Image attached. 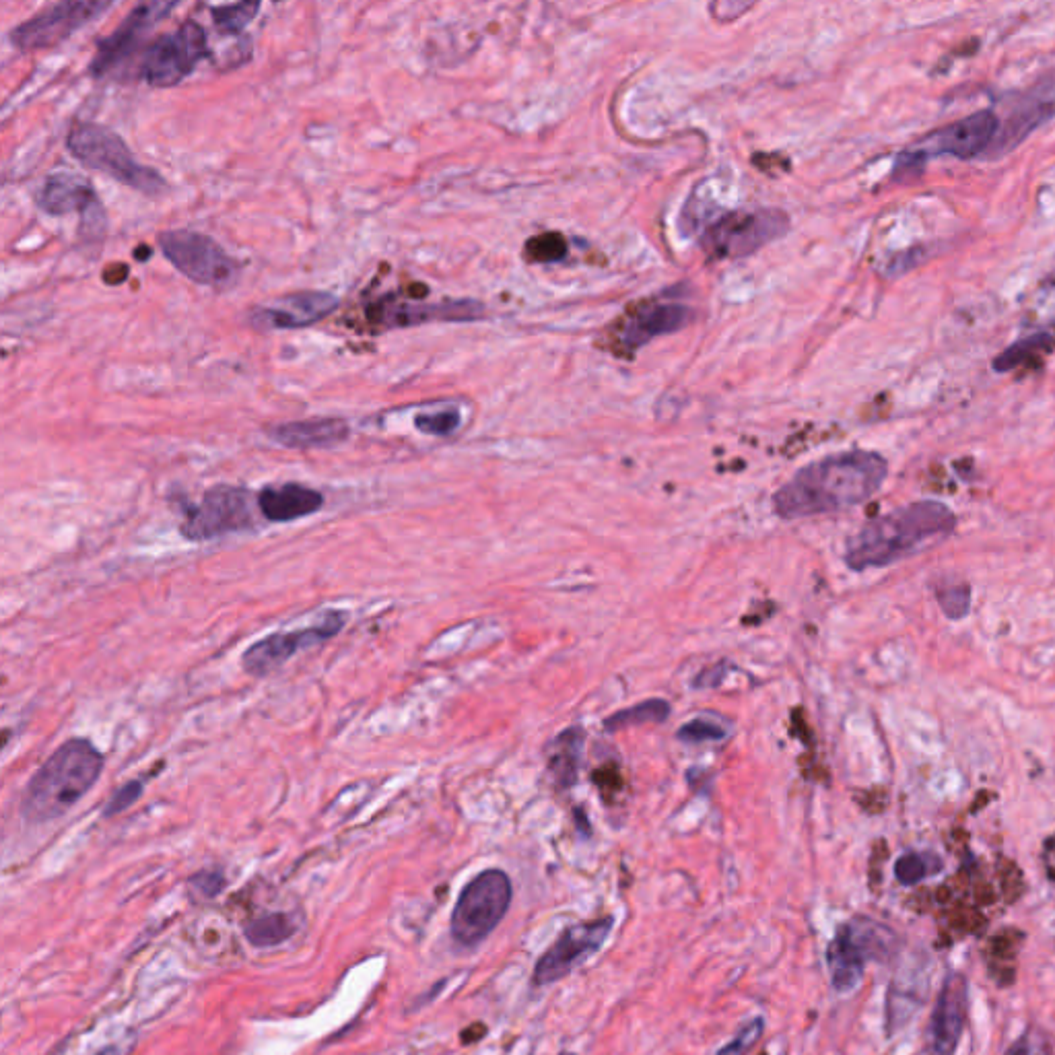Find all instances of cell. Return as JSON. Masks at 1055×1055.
<instances>
[{
    "mask_svg": "<svg viewBox=\"0 0 1055 1055\" xmlns=\"http://www.w3.org/2000/svg\"><path fill=\"white\" fill-rule=\"evenodd\" d=\"M145 792V786L141 784V781H128V784H124L122 788L116 790V794L108 800L106 808H104V816L106 819H110V816H116L124 810H128L136 800H139Z\"/></svg>",
    "mask_w": 1055,
    "mask_h": 1055,
    "instance_id": "836d02e7",
    "label": "cell"
},
{
    "mask_svg": "<svg viewBox=\"0 0 1055 1055\" xmlns=\"http://www.w3.org/2000/svg\"><path fill=\"white\" fill-rule=\"evenodd\" d=\"M957 516L942 501H915L866 522L845 544V563L854 571L887 567L948 538Z\"/></svg>",
    "mask_w": 1055,
    "mask_h": 1055,
    "instance_id": "7a4b0ae2",
    "label": "cell"
},
{
    "mask_svg": "<svg viewBox=\"0 0 1055 1055\" xmlns=\"http://www.w3.org/2000/svg\"><path fill=\"white\" fill-rule=\"evenodd\" d=\"M256 503L268 522L287 524L320 512L324 505V495L299 483H285L264 487L256 495Z\"/></svg>",
    "mask_w": 1055,
    "mask_h": 1055,
    "instance_id": "44dd1931",
    "label": "cell"
},
{
    "mask_svg": "<svg viewBox=\"0 0 1055 1055\" xmlns=\"http://www.w3.org/2000/svg\"><path fill=\"white\" fill-rule=\"evenodd\" d=\"M293 932H295V926L289 920V915L285 913H266V915L256 917V920H252L246 926V936L250 944L260 946V948L277 946L285 942L287 938H291Z\"/></svg>",
    "mask_w": 1055,
    "mask_h": 1055,
    "instance_id": "cb8c5ba5",
    "label": "cell"
},
{
    "mask_svg": "<svg viewBox=\"0 0 1055 1055\" xmlns=\"http://www.w3.org/2000/svg\"><path fill=\"white\" fill-rule=\"evenodd\" d=\"M615 926V917H602L590 924H577L567 928L557 942L544 952L534 967V985H551L567 977L573 969L584 965L590 957L604 946L608 934Z\"/></svg>",
    "mask_w": 1055,
    "mask_h": 1055,
    "instance_id": "5bb4252c",
    "label": "cell"
},
{
    "mask_svg": "<svg viewBox=\"0 0 1055 1055\" xmlns=\"http://www.w3.org/2000/svg\"><path fill=\"white\" fill-rule=\"evenodd\" d=\"M207 58H211L207 31L200 23L188 19L176 31L165 33L147 48L141 71L153 87H176L194 73L198 62Z\"/></svg>",
    "mask_w": 1055,
    "mask_h": 1055,
    "instance_id": "9c48e42d",
    "label": "cell"
},
{
    "mask_svg": "<svg viewBox=\"0 0 1055 1055\" xmlns=\"http://www.w3.org/2000/svg\"><path fill=\"white\" fill-rule=\"evenodd\" d=\"M790 217L777 209L724 213L701 235V248L716 260L746 258L784 237Z\"/></svg>",
    "mask_w": 1055,
    "mask_h": 1055,
    "instance_id": "8992f818",
    "label": "cell"
},
{
    "mask_svg": "<svg viewBox=\"0 0 1055 1055\" xmlns=\"http://www.w3.org/2000/svg\"><path fill=\"white\" fill-rule=\"evenodd\" d=\"M722 736L724 732L716 724H711L707 720H693L678 730V738L685 742H707V740H718Z\"/></svg>",
    "mask_w": 1055,
    "mask_h": 1055,
    "instance_id": "e575fe53",
    "label": "cell"
},
{
    "mask_svg": "<svg viewBox=\"0 0 1055 1055\" xmlns=\"http://www.w3.org/2000/svg\"><path fill=\"white\" fill-rule=\"evenodd\" d=\"M889 464L876 452H843L800 468L773 495L781 520L843 512L868 501L884 483Z\"/></svg>",
    "mask_w": 1055,
    "mask_h": 1055,
    "instance_id": "6da1fadb",
    "label": "cell"
},
{
    "mask_svg": "<svg viewBox=\"0 0 1055 1055\" xmlns=\"http://www.w3.org/2000/svg\"><path fill=\"white\" fill-rule=\"evenodd\" d=\"M1051 118H1055V68L1006 101V120H1000L998 141L988 159L1014 151Z\"/></svg>",
    "mask_w": 1055,
    "mask_h": 1055,
    "instance_id": "4fadbf2b",
    "label": "cell"
},
{
    "mask_svg": "<svg viewBox=\"0 0 1055 1055\" xmlns=\"http://www.w3.org/2000/svg\"><path fill=\"white\" fill-rule=\"evenodd\" d=\"M192 887L198 889V893L207 895V897H215L221 893V889L225 887V878L221 872H215V870H209V872H198L196 876H192Z\"/></svg>",
    "mask_w": 1055,
    "mask_h": 1055,
    "instance_id": "d590c367",
    "label": "cell"
},
{
    "mask_svg": "<svg viewBox=\"0 0 1055 1055\" xmlns=\"http://www.w3.org/2000/svg\"><path fill=\"white\" fill-rule=\"evenodd\" d=\"M108 9H112V3H101V0L99 3L97 0H68V3H58L13 27L9 40L21 52L54 48L66 38H71L77 29H81L101 13H106Z\"/></svg>",
    "mask_w": 1055,
    "mask_h": 1055,
    "instance_id": "7c38bea8",
    "label": "cell"
},
{
    "mask_svg": "<svg viewBox=\"0 0 1055 1055\" xmlns=\"http://www.w3.org/2000/svg\"><path fill=\"white\" fill-rule=\"evenodd\" d=\"M1047 343H1051V336H1047V334H1033V336L1025 338L1023 343H1016L1008 351H1004L994 361V367H996V371H1010V369H1014V367H1018L1020 363H1023L1029 355L1037 353L1041 349V345H1047Z\"/></svg>",
    "mask_w": 1055,
    "mask_h": 1055,
    "instance_id": "4dcf8cb0",
    "label": "cell"
},
{
    "mask_svg": "<svg viewBox=\"0 0 1055 1055\" xmlns=\"http://www.w3.org/2000/svg\"><path fill=\"white\" fill-rule=\"evenodd\" d=\"M483 1035H485V1027L483 1025H474V1027H470L468 1031L462 1033V1039H464V1043L468 1041V1037H472V1041H479Z\"/></svg>",
    "mask_w": 1055,
    "mask_h": 1055,
    "instance_id": "74e56055",
    "label": "cell"
},
{
    "mask_svg": "<svg viewBox=\"0 0 1055 1055\" xmlns=\"http://www.w3.org/2000/svg\"><path fill=\"white\" fill-rule=\"evenodd\" d=\"M252 526V493L244 487L217 485L204 493L198 505L186 507L180 532L188 540L202 542Z\"/></svg>",
    "mask_w": 1055,
    "mask_h": 1055,
    "instance_id": "8fae6325",
    "label": "cell"
},
{
    "mask_svg": "<svg viewBox=\"0 0 1055 1055\" xmlns=\"http://www.w3.org/2000/svg\"><path fill=\"white\" fill-rule=\"evenodd\" d=\"M1006 1055H1043V1053L1039 1049V1041L1020 1039L1006 1051Z\"/></svg>",
    "mask_w": 1055,
    "mask_h": 1055,
    "instance_id": "8d00e7d4",
    "label": "cell"
},
{
    "mask_svg": "<svg viewBox=\"0 0 1055 1055\" xmlns=\"http://www.w3.org/2000/svg\"><path fill=\"white\" fill-rule=\"evenodd\" d=\"M512 880L503 870H485L460 893L452 913V936L462 946L485 940L512 905Z\"/></svg>",
    "mask_w": 1055,
    "mask_h": 1055,
    "instance_id": "52a82bcc",
    "label": "cell"
},
{
    "mask_svg": "<svg viewBox=\"0 0 1055 1055\" xmlns=\"http://www.w3.org/2000/svg\"><path fill=\"white\" fill-rule=\"evenodd\" d=\"M1000 134V116L992 110H981L971 116H965L957 122H950L940 130L928 134L924 141L909 147L897 157L895 176L909 174L917 163H924L930 157L948 155L963 161L985 157L992 153Z\"/></svg>",
    "mask_w": 1055,
    "mask_h": 1055,
    "instance_id": "5b68a950",
    "label": "cell"
},
{
    "mask_svg": "<svg viewBox=\"0 0 1055 1055\" xmlns=\"http://www.w3.org/2000/svg\"><path fill=\"white\" fill-rule=\"evenodd\" d=\"M101 771L104 755L89 740H66L29 779L21 800L25 821L40 825L60 819L95 786Z\"/></svg>",
    "mask_w": 1055,
    "mask_h": 1055,
    "instance_id": "3957f363",
    "label": "cell"
},
{
    "mask_svg": "<svg viewBox=\"0 0 1055 1055\" xmlns=\"http://www.w3.org/2000/svg\"><path fill=\"white\" fill-rule=\"evenodd\" d=\"M268 435L272 441H277V444L289 450H324L347 441L351 435V427L345 419L322 417L283 423L272 427Z\"/></svg>",
    "mask_w": 1055,
    "mask_h": 1055,
    "instance_id": "7402d4cb",
    "label": "cell"
},
{
    "mask_svg": "<svg viewBox=\"0 0 1055 1055\" xmlns=\"http://www.w3.org/2000/svg\"><path fill=\"white\" fill-rule=\"evenodd\" d=\"M893 934L870 920L843 926L827 950V963L835 990H854L870 959H884L891 952Z\"/></svg>",
    "mask_w": 1055,
    "mask_h": 1055,
    "instance_id": "30bf717a",
    "label": "cell"
},
{
    "mask_svg": "<svg viewBox=\"0 0 1055 1055\" xmlns=\"http://www.w3.org/2000/svg\"><path fill=\"white\" fill-rule=\"evenodd\" d=\"M563 1055H573V1053H563Z\"/></svg>",
    "mask_w": 1055,
    "mask_h": 1055,
    "instance_id": "60d3db41",
    "label": "cell"
},
{
    "mask_svg": "<svg viewBox=\"0 0 1055 1055\" xmlns=\"http://www.w3.org/2000/svg\"><path fill=\"white\" fill-rule=\"evenodd\" d=\"M157 242L163 256L174 264V268L198 285L227 289L242 272V264L229 256L213 237L204 233L169 229L159 233Z\"/></svg>",
    "mask_w": 1055,
    "mask_h": 1055,
    "instance_id": "ba28073f",
    "label": "cell"
},
{
    "mask_svg": "<svg viewBox=\"0 0 1055 1055\" xmlns=\"http://www.w3.org/2000/svg\"><path fill=\"white\" fill-rule=\"evenodd\" d=\"M260 3H235V5H223L213 7V23L215 27L225 33V36H240V33L254 21V17L260 11Z\"/></svg>",
    "mask_w": 1055,
    "mask_h": 1055,
    "instance_id": "484cf974",
    "label": "cell"
},
{
    "mask_svg": "<svg viewBox=\"0 0 1055 1055\" xmlns=\"http://www.w3.org/2000/svg\"><path fill=\"white\" fill-rule=\"evenodd\" d=\"M95 1055H120V1051H118V1047H106V1049H101Z\"/></svg>",
    "mask_w": 1055,
    "mask_h": 1055,
    "instance_id": "f35d334b",
    "label": "cell"
},
{
    "mask_svg": "<svg viewBox=\"0 0 1055 1055\" xmlns=\"http://www.w3.org/2000/svg\"><path fill=\"white\" fill-rule=\"evenodd\" d=\"M942 868V862L934 854H905L895 864V876L903 884H917L922 882L926 876L938 872Z\"/></svg>",
    "mask_w": 1055,
    "mask_h": 1055,
    "instance_id": "4316f807",
    "label": "cell"
},
{
    "mask_svg": "<svg viewBox=\"0 0 1055 1055\" xmlns=\"http://www.w3.org/2000/svg\"><path fill=\"white\" fill-rule=\"evenodd\" d=\"M340 305L338 297L328 291H297L279 297L270 305H258L248 316L252 328L270 330H297L308 328L328 318Z\"/></svg>",
    "mask_w": 1055,
    "mask_h": 1055,
    "instance_id": "e0dca14e",
    "label": "cell"
},
{
    "mask_svg": "<svg viewBox=\"0 0 1055 1055\" xmlns=\"http://www.w3.org/2000/svg\"><path fill=\"white\" fill-rule=\"evenodd\" d=\"M567 244L561 233H544L532 237L526 246V256L534 262H557L565 258Z\"/></svg>",
    "mask_w": 1055,
    "mask_h": 1055,
    "instance_id": "f546056e",
    "label": "cell"
},
{
    "mask_svg": "<svg viewBox=\"0 0 1055 1055\" xmlns=\"http://www.w3.org/2000/svg\"><path fill=\"white\" fill-rule=\"evenodd\" d=\"M97 202L99 198L95 196V190L91 188V184H87V180L75 174H68V172L50 176L38 194V207L52 217H60L68 213L83 215Z\"/></svg>",
    "mask_w": 1055,
    "mask_h": 1055,
    "instance_id": "603a6c76",
    "label": "cell"
},
{
    "mask_svg": "<svg viewBox=\"0 0 1055 1055\" xmlns=\"http://www.w3.org/2000/svg\"><path fill=\"white\" fill-rule=\"evenodd\" d=\"M345 621V612H328L324 621L316 627L291 633H272L248 648V652L242 656V666L252 676H268L287 664L297 652L332 639L345 627Z\"/></svg>",
    "mask_w": 1055,
    "mask_h": 1055,
    "instance_id": "9a60e30c",
    "label": "cell"
},
{
    "mask_svg": "<svg viewBox=\"0 0 1055 1055\" xmlns=\"http://www.w3.org/2000/svg\"><path fill=\"white\" fill-rule=\"evenodd\" d=\"M147 256H151V250H141L139 254H136V258H141V260H145Z\"/></svg>",
    "mask_w": 1055,
    "mask_h": 1055,
    "instance_id": "ab89813d",
    "label": "cell"
},
{
    "mask_svg": "<svg viewBox=\"0 0 1055 1055\" xmlns=\"http://www.w3.org/2000/svg\"><path fill=\"white\" fill-rule=\"evenodd\" d=\"M176 7L178 3H145V5L136 7L134 11H130V15L120 23V27L112 33V36L97 42V52L89 66L91 75L108 73L110 68H114L124 56L130 54L136 40L143 36V31L157 25Z\"/></svg>",
    "mask_w": 1055,
    "mask_h": 1055,
    "instance_id": "d6986e66",
    "label": "cell"
},
{
    "mask_svg": "<svg viewBox=\"0 0 1055 1055\" xmlns=\"http://www.w3.org/2000/svg\"><path fill=\"white\" fill-rule=\"evenodd\" d=\"M415 427L425 435L446 437L460 427V413L456 408H450V411H439L433 415H417Z\"/></svg>",
    "mask_w": 1055,
    "mask_h": 1055,
    "instance_id": "1f68e13d",
    "label": "cell"
},
{
    "mask_svg": "<svg viewBox=\"0 0 1055 1055\" xmlns=\"http://www.w3.org/2000/svg\"><path fill=\"white\" fill-rule=\"evenodd\" d=\"M561 740L565 746L555 751L553 757H563V761L551 763V771L555 773L559 784L571 786V781L575 779V773H577V755H580L582 736L577 730H571V732H563Z\"/></svg>",
    "mask_w": 1055,
    "mask_h": 1055,
    "instance_id": "83f0119b",
    "label": "cell"
},
{
    "mask_svg": "<svg viewBox=\"0 0 1055 1055\" xmlns=\"http://www.w3.org/2000/svg\"><path fill=\"white\" fill-rule=\"evenodd\" d=\"M763 1029H765V1023L761 1018H755L751 1020V1023H746L738 1035L718 1051V1055H744L748 1049H751L763 1035Z\"/></svg>",
    "mask_w": 1055,
    "mask_h": 1055,
    "instance_id": "d6a6232c",
    "label": "cell"
},
{
    "mask_svg": "<svg viewBox=\"0 0 1055 1055\" xmlns=\"http://www.w3.org/2000/svg\"><path fill=\"white\" fill-rule=\"evenodd\" d=\"M66 147L79 163L145 196H161L167 190V182L157 169L143 165L120 139V134L104 124H77L68 134Z\"/></svg>",
    "mask_w": 1055,
    "mask_h": 1055,
    "instance_id": "277c9868",
    "label": "cell"
},
{
    "mask_svg": "<svg viewBox=\"0 0 1055 1055\" xmlns=\"http://www.w3.org/2000/svg\"><path fill=\"white\" fill-rule=\"evenodd\" d=\"M969 1010V992L963 975L952 973L938 996L930 1033H928V1055H955L961 1033L965 1029Z\"/></svg>",
    "mask_w": 1055,
    "mask_h": 1055,
    "instance_id": "ac0fdd59",
    "label": "cell"
},
{
    "mask_svg": "<svg viewBox=\"0 0 1055 1055\" xmlns=\"http://www.w3.org/2000/svg\"><path fill=\"white\" fill-rule=\"evenodd\" d=\"M668 703L662 701V699H652V701H645V703H639L635 707H629V709H623V711H617L612 713V716L604 722V728L608 732H617V730H623V728H631V726H641V724H650V722H662L666 716H668Z\"/></svg>",
    "mask_w": 1055,
    "mask_h": 1055,
    "instance_id": "d4e9b609",
    "label": "cell"
},
{
    "mask_svg": "<svg viewBox=\"0 0 1055 1055\" xmlns=\"http://www.w3.org/2000/svg\"><path fill=\"white\" fill-rule=\"evenodd\" d=\"M693 320V310L683 303L654 301L637 310L623 328L621 340L627 349H641L652 340L683 330Z\"/></svg>",
    "mask_w": 1055,
    "mask_h": 1055,
    "instance_id": "ffe728a7",
    "label": "cell"
},
{
    "mask_svg": "<svg viewBox=\"0 0 1055 1055\" xmlns=\"http://www.w3.org/2000/svg\"><path fill=\"white\" fill-rule=\"evenodd\" d=\"M938 602L944 615L952 621H959L971 610V590L967 584H942L938 590Z\"/></svg>",
    "mask_w": 1055,
    "mask_h": 1055,
    "instance_id": "f1b7e54d",
    "label": "cell"
},
{
    "mask_svg": "<svg viewBox=\"0 0 1055 1055\" xmlns=\"http://www.w3.org/2000/svg\"><path fill=\"white\" fill-rule=\"evenodd\" d=\"M367 318L382 328H411L433 322H476L485 318V305L474 299H446L437 303L382 299L369 305Z\"/></svg>",
    "mask_w": 1055,
    "mask_h": 1055,
    "instance_id": "2e32d148",
    "label": "cell"
}]
</instances>
